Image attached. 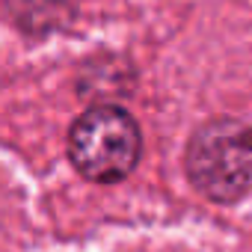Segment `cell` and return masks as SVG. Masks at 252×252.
Listing matches in <instances>:
<instances>
[{
	"instance_id": "obj_1",
	"label": "cell",
	"mask_w": 252,
	"mask_h": 252,
	"mask_svg": "<svg viewBox=\"0 0 252 252\" xmlns=\"http://www.w3.org/2000/svg\"><path fill=\"white\" fill-rule=\"evenodd\" d=\"M184 169L205 199L240 202L252 190V125L231 116L205 122L187 143Z\"/></svg>"
},
{
	"instance_id": "obj_2",
	"label": "cell",
	"mask_w": 252,
	"mask_h": 252,
	"mask_svg": "<svg viewBox=\"0 0 252 252\" xmlns=\"http://www.w3.org/2000/svg\"><path fill=\"white\" fill-rule=\"evenodd\" d=\"M143 155V134L137 119L113 104L92 107L77 116L68 131L71 166L95 184H116L128 178Z\"/></svg>"
},
{
	"instance_id": "obj_3",
	"label": "cell",
	"mask_w": 252,
	"mask_h": 252,
	"mask_svg": "<svg viewBox=\"0 0 252 252\" xmlns=\"http://www.w3.org/2000/svg\"><path fill=\"white\" fill-rule=\"evenodd\" d=\"M6 9L24 33L45 36L71 24L77 0H6Z\"/></svg>"
}]
</instances>
